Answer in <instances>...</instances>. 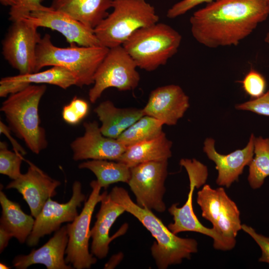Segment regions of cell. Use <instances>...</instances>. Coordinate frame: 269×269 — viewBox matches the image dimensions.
Wrapping results in <instances>:
<instances>
[{
  "label": "cell",
  "instance_id": "6da1fadb",
  "mask_svg": "<svg viewBox=\"0 0 269 269\" xmlns=\"http://www.w3.org/2000/svg\"><path fill=\"white\" fill-rule=\"evenodd\" d=\"M268 16V0H215L190 18L191 32L208 48L237 46Z\"/></svg>",
  "mask_w": 269,
  "mask_h": 269
},
{
  "label": "cell",
  "instance_id": "7a4b0ae2",
  "mask_svg": "<svg viewBox=\"0 0 269 269\" xmlns=\"http://www.w3.org/2000/svg\"><path fill=\"white\" fill-rule=\"evenodd\" d=\"M109 193L155 239L151 253L158 269H166L169 266L181 264L184 259H190L192 255L197 252L198 243L195 239L181 238L173 233L152 210L134 203L124 188L115 186Z\"/></svg>",
  "mask_w": 269,
  "mask_h": 269
},
{
  "label": "cell",
  "instance_id": "3957f363",
  "mask_svg": "<svg viewBox=\"0 0 269 269\" xmlns=\"http://www.w3.org/2000/svg\"><path fill=\"white\" fill-rule=\"evenodd\" d=\"M46 88L44 84L30 85L8 95L0 108L10 130L36 154L48 145L39 115V103Z\"/></svg>",
  "mask_w": 269,
  "mask_h": 269
},
{
  "label": "cell",
  "instance_id": "277c9868",
  "mask_svg": "<svg viewBox=\"0 0 269 269\" xmlns=\"http://www.w3.org/2000/svg\"><path fill=\"white\" fill-rule=\"evenodd\" d=\"M109 49L103 46L88 47L77 44L57 47L52 43L50 35L46 33L37 45L34 72L46 66H59L73 74L77 80V86H88L94 83L96 72Z\"/></svg>",
  "mask_w": 269,
  "mask_h": 269
},
{
  "label": "cell",
  "instance_id": "5b68a950",
  "mask_svg": "<svg viewBox=\"0 0 269 269\" xmlns=\"http://www.w3.org/2000/svg\"><path fill=\"white\" fill-rule=\"evenodd\" d=\"M109 13L94 29L101 45L122 46L137 30L159 21L155 8L145 0H114Z\"/></svg>",
  "mask_w": 269,
  "mask_h": 269
},
{
  "label": "cell",
  "instance_id": "8992f818",
  "mask_svg": "<svg viewBox=\"0 0 269 269\" xmlns=\"http://www.w3.org/2000/svg\"><path fill=\"white\" fill-rule=\"evenodd\" d=\"M181 40L175 29L158 22L137 30L122 46L137 67L150 72L166 64L177 52Z\"/></svg>",
  "mask_w": 269,
  "mask_h": 269
},
{
  "label": "cell",
  "instance_id": "52a82bcc",
  "mask_svg": "<svg viewBox=\"0 0 269 269\" xmlns=\"http://www.w3.org/2000/svg\"><path fill=\"white\" fill-rule=\"evenodd\" d=\"M197 203L202 216L212 223V228L221 237L224 251L233 249L238 233L242 230L240 212L235 202L224 188L214 189L204 184L197 192Z\"/></svg>",
  "mask_w": 269,
  "mask_h": 269
},
{
  "label": "cell",
  "instance_id": "ba28073f",
  "mask_svg": "<svg viewBox=\"0 0 269 269\" xmlns=\"http://www.w3.org/2000/svg\"><path fill=\"white\" fill-rule=\"evenodd\" d=\"M136 68L135 63L123 46L109 48L96 72L94 85L89 91L91 103H95L109 88L122 91L135 89L140 81Z\"/></svg>",
  "mask_w": 269,
  "mask_h": 269
},
{
  "label": "cell",
  "instance_id": "9c48e42d",
  "mask_svg": "<svg viewBox=\"0 0 269 269\" xmlns=\"http://www.w3.org/2000/svg\"><path fill=\"white\" fill-rule=\"evenodd\" d=\"M180 164L185 168L188 173L189 191L187 200L182 207H178V203H174L168 208L173 222L168 224L167 227L176 235L183 232H194L209 236L213 239V247L215 249L224 251L221 237L213 228L203 226L193 210V192L196 188H199L206 183L208 175L207 166L195 159H181Z\"/></svg>",
  "mask_w": 269,
  "mask_h": 269
},
{
  "label": "cell",
  "instance_id": "30bf717a",
  "mask_svg": "<svg viewBox=\"0 0 269 269\" xmlns=\"http://www.w3.org/2000/svg\"><path fill=\"white\" fill-rule=\"evenodd\" d=\"M90 185L92 190L81 212L73 221L66 225L68 242L65 259L67 264L76 269H90L97 262L96 257L89 250L90 223L95 207L102 200L104 192L100 193L102 187L97 180H93Z\"/></svg>",
  "mask_w": 269,
  "mask_h": 269
},
{
  "label": "cell",
  "instance_id": "8fae6325",
  "mask_svg": "<svg viewBox=\"0 0 269 269\" xmlns=\"http://www.w3.org/2000/svg\"><path fill=\"white\" fill-rule=\"evenodd\" d=\"M168 161H149L131 167L128 184L140 207L164 212L163 196L167 176Z\"/></svg>",
  "mask_w": 269,
  "mask_h": 269
},
{
  "label": "cell",
  "instance_id": "7c38bea8",
  "mask_svg": "<svg viewBox=\"0 0 269 269\" xmlns=\"http://www.w3.org/2000/svg\"><path fill=\"white\" fill-rule=\"evenodd\" d=\"M37 28L25 19L16 20L2 41L4 59L19 74L35 72L36 48L41 38Z\"/></svg>",
  "mask_w": 269,
  "mask_h": 269
},
{
  "label": "cell",
  "instance_id": "4fadbf2b",
  "mask_svg": "<svg viewBox=\"0 0 269 269\" xmlns=\"http://www.w3.org/2000/svg\"><path fill=\"white\" fill-rule=\"evenodd\" d=\"M86 198L78 181L72 186V195L66 203H60L49 198L35 218L33 229L26 241L30 247L37 245L41 238L56 232L62 223L72 222L78 215L77 209Z\"/></svg>",
  "mask_w": 269,
  "mask_h": 269
},
{
  "label": "cell",
  "instance_id": "5bb4252c",
  "mask_svg": "<svg viewBox=\"0 0 269 269\" xmlns=\"http://www.w3.org/2000/svg\"><path fill=\"white\" fill-rule=\"evenodd\" d=\"M35 25L55 30L65 38L70 45L82 46H102L94 29L63 12L44 6L23 18ZM22 19V18H21Z\"/></svg>",
  "mask_w": 269,
  "mask_h": 269
},
{
  "label": "cell",
  "instance_id": "9a60e30c",
  "mask_svg": "<svg viewBox=\"0 0 269 269\" xmlns=\"http://www.w3.org/2000/svg\"><path fill=\"white\" fill-rule=\"evenodd\" d=\"M84 133L70 143L75 161L107 160L117 161L126 146L117 139L104 135L96 121L83 123Z\"/></svg>",
  "mask_w": 269,
  "mask_h": 269
},
{
  "label": "cell",
  "instance_id": "2e32d148",
  "mask_svg": "<svg viewBox=\"0 0 269 269\" xmlns=\"http://www.w3.org/2000/svg\"><path fill=\"white\" fill-rule=\"evenodd\" d=\"M29 164L27 171L12 180L6 189H15L22 196L30 210L31 215L35 218L41 211L47 200L56 195V189L61 182L51 178L32 162Z\"/></svg>",
  "mask_w": 269,
  "mask_h": 269
},
{
  "label": "cell",
  "instance_id": "e0dca14e",
  "mask_svg": "<svg viewBox=\"0 0 269 269\" xmlns=\"http://www.w3.org/2000/svg\"><path fill=\"white\" fill-rule=\"evenodd\" d=\"M189 107V97L178 85H168L152 90L142 109L144 115L153 117L163 125L177 124Z\"/></svg>",
  "mask_w": 269,
  "mask_h": 269
},
{
  "label": "cell",
  "instance_id": "ac0fdd59",
  "mask_svg": "<svg viewBox=\"0 0 269 269\" xmlns=\"http://www.w3.org/2000/svg\"><path fill=\"white\" fill-rule=\"evenodd\" d=\"M255 137L252 134L245 147L226 155L221 154L216 150L214 139L207 138L205 139L203 150L216 165L218 171L216 181L217 185L229 188L234 182L238 180L245 167L249 166L253 158Z\"/></svg>",
  "mask_w": 269,
  "mask_h": 269
},
{
  "label": "cell",
  "instance_id": "d6986e66",
  "mask_svg": "<svg viewBox=\"0 0 269 269\" xmlns=\"http://www.w3.org/2000/svg\"><path fill=\"white\" fill-rule=\"evenodd\" d=\"M68 242L67 226L56 231L54 236L42 247L33 249L26 255H18L12 262L17 269H25L34 264L44 265L47 269H71L64 258Z\"/></svg>",
  "mask_w": 269,
  "mask_h": 269
},
{
  "label": "cell",
  "instance_id": "ffe728a7",
  "mask_svg": "<svg viewBox=\"0 0 269 269\" xmlns=\"http://www.w3.org/2000/svg\"><path fill=\"white\" fill-rule=\"evenodd\" d=\"M32 84H48L67 89L72 86H76L77 80L67 69L59 66H52L43 71L26 74H19L2 78L0 81V97H7Z\"/></svg>",
  "mask_w": 269,
  "mask_h": 269
},
{
  "label": "cell",
  "instance_id": "44dd1931",
  "mask_svg": "<svg viewBox=\"0 0 269 269\" xmlns=\"http://www.w3.org/2000/svg\"><path fill=\"white\" fill-rule=\"evenodd\" d=\"M100 202V208L96 216V221L91 229V253L97 258L103 259L107 257L110 243L113 240L109 237V231L118 218L126 210L107 191H104V196Z\"/></svg>",
  "mask_w": 269,
  "mask_h": 269
},
{
  "label": "cell",
  "instance_id": "7402d4cb",
  "mask_svg": "<svg viewBox=\"0 0 269 269\" xmlns=\"http://www.w3.org/2000/svg\"><path fill=\"white\" fill-rule=\"evenodd\" d=\"M114 0H52L50 7L94 29L109 14Z\"/></svg>",
  "mask_w": 269,
  "mask_h": 269
},
{
  "label": "cell",
  "instance_id": "603a6c76",
  "mask_svg": "<svg viewBox=\"0 0 269 269\" xmlns=\"http://www.w3.org/2000/svg\"><path fill=\"white\" fill-rule=\"evenodd\" d=\"M94 111L101 123L102 134L115 139L144 116L142 109L117 108L110 100L101 102Z\"/></svg>",
  "mask_w": 269,
  "mask_h": 269
},
{
  "label": "cell",
  "instance_id": "cb8c5ba5",
  "mask_svg": "<svg viewBox=\"0 0 269 269\" xmlns=\"http://www.w3.org/2000/svg\"><path fill=\"white\" fill-rule=\"evenodd\" d=\"M172 144L163 132L153 139L127 146L117 161L131 168L149 161H168L172 155Z\"/></svg>",
  "mask_w": 269,
  "mask_h": 269
},
{
  "label": "cell",
  "instance_id": "d4e9b609",
  "mask_svg": "<svg viewBox=\"0 0 269 269\" xmlns=\"http://www.w3.org/2000/svg\"><path fill=\"white\" fill-rule=\"evenodd\" d=\"M0 204L2 209L0 227L20 243H24L33 229L35 219L31 215L25 214L18 203L8 199L2 191L0 192Z\"/></svg>",
  "mask_w": 269,
  "mask_h": 269
},
{
  "label": "cell",
  "instance_id": "484cf974",
  "mask_svg": "<svg viewBox=\"0 0 269 269\" xmlns=\"http://www.w3.org/2000/svg\"><path fill=\"white\" fill-rule=\"evenodd\" d=\"M78 168L91 171L98 183L104 189L119 182L128 183L131 177V168L120 161L89 160L80 163Z\"/></svg>",
  "mask_w": 269,
  "mask_h": 269
},
{
  "label": "cell",
  "instance_id": "4316f807",
  "mask_svg": "<svg viewBox=\"0 0 269 269\" xmlns=\"http://www.w3.org/2000/svg\"><path fill=\"white\" fill-rule=\"evenodd\" d=\"M254 157L249 164L248 180L253 189L261 188L269 176V138L255 137Z\"/></svg>",
  "mask_w": 269,
  "mask_h": 269
},
{
  "label": "cell",
  "instance_id": "83f0119b",
  "mask_svg": "<svg viewBox=\"0 0 269 269\" xmlns=\"http://www.w3.org/2000/svg\"><path fill=\"white\" fill-rule=\"evenodd\" d=\"M160 121L144 115L126 129L117 139L126 147L155 138L163 132Z\"/></svg>",
  "mask_w": 269,
  "mask_h": 269
},
{
  "label": "cell",
  "instance_id": "f1b7e54d",
  "mask_svg": "<svg viewBox=\"0 0 269 269\" xmlns=\"http://www.w3.org/2000/svg\"><path fill=\"white\" fill-rule=\"evenodd\" d=\"M23 155L14 151L9 150L5 142H0V173L12 180L19 177L22 173L20 166Z\"/></svg>",
  "mask_w": 269,
  "mask_h": 269
},
{
  "label": "cell",
  "instance_id": "f546056e",
  "mask_svg": "<svg viewBox=\"0 0 269 269\" xmlns=\"http://www.w3.org/2000/svg\"><path fill=\"white\" fill-rule=\"evenodd\" d=\"M239 82L242 84L246 93L252 99L259 98L266 93V80L261 73L255 69H250Z\"/></svg>",
  "mask_w": 269,
  "mask_h": 269
},
{
  "label": "cell",
  "instance_id": "4dcf8cb0",
  "mask_svg": "<svg viewBox=\"0 0 269 269\" xmlns=\"http://www.w3.org/2000/svg\"><path fill=\"white\" fill-rule=\"evenodd\" d=\"M89 110V106L87 101L74 97L70 103L63 108L62 118L68 124L76 125L87 115Z\"/></svg>",
  "mask_w": 269,
  "mask_h": 269
},
{
  "label": "cell",
  "instance_id": "1f68e13d",
  "mask_svg": "<svg viewBox=\"0 0 269 269\" xmlns=\"http://www.w3.org/2000/svg\"><path fill=\"white\" fill-rule=\"evenodd\" d=\"M44 0H19L17 4L10 7L9 19L12 22L24 18L34 10L42 8Z\"/></svg>",
  "mask_w": 269,
  "mask_h": 269
},
{
  "label": "cell",
  "instance_id": "d6a6232c",
  "mask_svg": "<svg viewBox=\"0 0 269 269\" xmlns=\"http://www.w3.org/2000/svg\"><path fill=\"white\" fill-rule=\"evenodd\" d=\"M236 108L269 117V90L259 98L237 105Z\"/></svg>",
  "mask_w": 269,
  "mask_h": 269
},
{
  "label": "cell",
  "instance_id": "836d02e7",
  "mask_svg": "<svg viewBox=\"0 0 269 269\" xmlns=\"http://www.w3.org/2000/svg\"><path fill=\"white\" fill-rule=\"evenodd\" d=\"M242 230L249 235L260 247L262 254L259 262L269 265V237L257 233L253 228L245 224H242Z\"/></svg>",
  "mask_w": 269,
  "mask_h": 269
},
{
  "label": "cell",
  "instance_id": "e575fe53",
  "mask_svg": "<svg viewBox=\"0 0 269 269\" xmlns=\"http://www.w3.org/2000/svg\"><path fill=\"white\" fill-rule=\"evenodd\" d=\"M215 0H182L173 5L167 11L169 18H174L184 14L186 12L203 3L207 4Z\"/></svg>",
  "mask_w": 269,
  "mask_h": 269
},
{
  "label": "cell",
  "instance_id": "d590c367",
  "mask_svg": "<svg viewBox=\"0 0 269 269\" xmlns=\"http://www.w3.org/2000/svg\"><path fill=\"white\" fill-rule=\"evenodd\" d=\"M10 129L2 122H0V133L4 134L9 139L13 147V151L24 155L26 154L24 149L14 139L10 134Z\"/></svg>",
  "mask_w": 269,
  "mask_h": 269
},
{
  "label": "cell",
  "instance_id": "8d00e7d4",
  "mask_svg": "<svg viewBox=\"0 0 269 269\" xmlns=\"http://www.w3.org/2000/svg\"><path fill=\"white\" fill-rule=\"evenodd\" d=\"M12 237L6 230L0 227V253L7 247L9 240Z\"/></svg>",
  "mask_w": 269,
  "mask_h": 269
},
{
  "label": "cell",
  "instance_id": "74e56055",
  "mask_svg": "<svg viewBox=\"0 0 269 269\" xmlns=\"http://www.w3.org/2000/svg\"><path fill=\"white\" fill-rule=\"evenodd\" d=\"M123 256V254L113 256L110 261L105 265V268L112 269L115 268V267L121 261Z\"/></svg>",
  "mask_w": 269,
  "mask_h": 269
},
{
  "label": "cell",
  "instance_id": "f35d334b",
  "mask_svg": "<svg viewBox=\"0 0 269 269\" xmlns=\"http://www.w3.org/2000/svg\"><path fill=\"white\" fill-rule=\"evenodd\" d=\"M19 1V0H0V2L4 6L12 7L16 5Z\"/></svg>",
  "mask_w": 269,
  "mask_h": 269
},
{
  "label": "cell",
  "instance_id": "ab89813d",
  "mask_svg": "<svg viewBox=\"0 0 269 269\" xmlns=\"http://www.w3.org/2000/svg\"><path fill=\"white\" fill-rule=\"evenodd\" d=\"M265 41L267 43L269 47V32H268L265 37Z\"/></svg>",
  "mask_w": 269,
  "mask_h": 269
},
{
  "label": "cell",
  "instance_id": "60d3db41",
  "mask_svg": "<svg viewBox=\"0 0 269 269\" xmlns=\"http://www.w3.org/2000/svg\"><path fill=\"white\" fill-rule=\"evenodd\" d=\"M0 268L1 269H9L8 267H7L5 264L0 263Z\"/></svg>",
  "mask_w": 269,
  "mask_h": 269
},
{
  "label": "cell",
  "instance_id": "b9f144b4",
  "mask_svg": "<svg viewBox=\"0 0 269 269\" xmlns=\"http://www.w3.org/2000/svg\"><path fill=\"white\" fill-rule=\"evenodd\" d=\"M268 7L269 14V0H268Z\"/></svg>",
  "mask_w": 269,
  "mask_h": 269
}]
</instances>
